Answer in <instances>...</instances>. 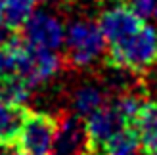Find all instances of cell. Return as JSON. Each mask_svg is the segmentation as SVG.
<instances>
[{
	"mask_svg": "<svg viewBox=\"0 0 157 155\" xmlns=\"http://www.w3.org/2000/svg\"><path fill=\"white\" fill-rule=\"evenodd\" d=\"M157 61V31L151 25H144L132 36L119 44H111L105 56V65L113 69L142 75Z\"/></svg>",
	"mask_w": 157,
	"mask_h": 155,
	"instance_id": "cell-1",
	"label": "cell"
},
{
	"mask_svg": "<svg viewBox=\"0 0 157 155\" xmlns=\"http://www.w3.org/2000/svg\"><path fill=\"white\" fill-rule=\"evenodd\" d=\"M105 42L107 40L98 23L88 19L69 23L65 33V61L77 69L88 67L101 56Z\"/></svg>",
	"mask_w": 157,
	"mask_h": 155,
	"instance_id": "cell-2",
	"label": "cell"
},
{
	"mask_svg": "<svg viewBox=\"0 0 157 155\" xmlns=\"http://www.w3.org/2000/svg\"><path fill=\"white\" fill-rule=\"evenodd\" d=\"M59 123L61 115L48 111H27L19 138L15 142L19 151L23 155H52Z\"/></svg>",
	"mask_w": 157,
	"mask_h": 155,
	"instance_id": "cell-3",
	"label": "cell"
},
{
	"mask_svg": "<svg viewBox=\"0 0 157 155\" xmlns=\"http://www.w3.org/2000/svg\"><path fill=\"white\" fill-rule=\"evenodd\" d=\"M98 25L104 33L107 44L111 46V44H119L123 40H127L128 36H132L136 31L142 29L146 23H144V17H140L130 8L128 2H119L101 12Z\"/></svg>",
	"mask_w": 157,
	"mask_h": 155,
	"instance_id": "cell-4",
	"label": "cell"
},
{
	"mask_svg": "<svg viewBox=\"0 0 157 155\" xmlns=\"http://www.w3.org/2000/svg\"><path fill=\"white\" fill-rule=\"evenodd\" d=\"M61 58L54 54V50L38 48L25 40V50H23L21 65H19V77H23L31 86L46 82L59 71Z\"/></svg>",
	"mask_w": 157,
	"mask_h": 155,
	"instance_id": "cell-5",
	"label": "cell"
},
{
	"mask_svg": "<svg viewBox=\"0 0 157 155\" xmlns=\"http://www.w3.org/2000/svg\"><path fill=\"white\" fill-rule=\"evenodd\" d=\"M65 31L58 17L50 13L38 12L29 17V21L23 25V38L38 48L46 50H58L63 42Z\"/></svg>",
	"mask_w": 157,
	"mask_h": 155,
	"instance_id": "cell-6",
	"label": "cell"
},
{
	"mask_svg": "<svg viewBox=\"0 0 157 155\" xmlns=\"http://www.w3.org/2000/svg\"><path fill=\"white\" fill-rule=\"evenodd\" d=\"M86 125L77 113H61L52 155H86Z\"/></svg>",
	"mask_w": 157,
	"mask_h": 155,
	"instance_id": "cell-7",
	"label": "cell"
},
{
	"mask_svg": "<svg viewBox=\"0 0 157 155\" xmlns=\"http://www.w3.org/2000/svg\"><path fill=\"white\" fill-rule=\"evenodd\" d=\"M27 111L23 105L4 104L0 102V142L15 144L19 138L23 121L27 117Z\"/></svg>",
	"mask_w": 157,
	"mask_h": 155,
	"instance_id": "cell-8",
	"label": "cell"
},
{
	"mask_svg": "<svg viewBox=\"0 0 157 155\" xmlns=\"http://www.w3.org/2000/svg\"><path fill=\"white\" fill-rule=\"evenodd\" d=\"M40 0H0V19L13 31L21 29L33 15V8Z\"/></svg>",
	"mask_w": 157,
	"mask_h": 155,
	"instance_id": "cell-9",
	"label": "cell"
},
{
	"mask_svg": "<svg viewBox=\"0 0 157 155\" xmlns=\"http://www.w3.org/2000/svg\"><path fill=\"white\" fill-rule=\"evenodd\" d=\"M104 104H107V98L104 94V90L98 88L96 84H84L73 94V109L82 119H86L90 113H94Z\"/></svg>",
	"mask_w": 157,
	"mask_h": 155,
	"instance_id": "cell-10",
	"label": "cell"
},
{
	"mask_svg": "<svg viewBox=\"0 0 157 155\" xmlns=\"http://www.w3.org/2000/svg\"><path fill=\"white\" fill-rule=\"evenodd\" d=\"M33 86L19 75H0V102L23 105Z\"/></svg>",
	"mask_w": 157,
	"mask_h": 155,
	"instance_id": "cell-11",
	"label": "cell"
},
{
	"mask_svg": "<svg viewBox=\"0 0 157 155\" xmlns=\"http://www.w3.org/2000/svg\"><path fill=\"white\" fill-rule=\"evenodd\" d=\"M138 149H140L138 132L134 128H123L105 144L101 155H136Z\"/></svg>",
	"mask_w": 157,
	"mask_h": 155,
	"instance_id": "cell-12",
	"label": "cell"
},
{
	"mask_svg": "<svg viewBox=\"0 0 157 155\" xmlns=\"http://www.w3.org/2000/svg\"><path fill=\"white\" fill-rule=\"evenodd\" d=\"M128 4L140 17L157 19V0H128Z\"/></svg>",
	"mask_w": 157,
	"mask_h": 155,
	"instance_id": "cell-13",
	"label": "cell"
},
{
	"mask_svg": "<svg viewBox=\"0 0 157 155\" xmlns=\"http://www.w3.org/2000/svg\"><path fill=\"white\" fill-rule=\"evenodd\" d=\"M13 38H15V31L12 27H8L6 23L0 19V46L8 44L10 40H13Z\"/></svg>",
	"mask_w": 157,
	"mask_h": 155,
	"instance_id": "cell-14",
	"label": "cell"
},
{
	"mask_svg": "<svg viewBox=\"0 0 157 155\" xmlns=\"http://www.w3.org/2000/svg\"><path fill=\"white\" fill-rule=\"evenodd\" d=\"M19 148L17 144H6V142H0V155H19Z\"/></svg>",
	"mask_w": 157,
	"mask_h": 155,
	"instance_id": "cell-15",
	"label": "cell"
},
{
	"mask_svg": "<svg viewBox=\"0 0 157 155\" xmlns=\"http://www.w3.org/2000/svg\"><path fill=\"white\" fill-rule=\"evenodd\" d=\"M67 4H86V2H98V0H63Z\"/></svg>",
	"mask_w": 157,
	"mask_h": 155,
	"instance_id": "cell-16",
	"label": "cell"
},
{
	"mask_svg": "<svg viewBox=\"0 0 157 155\" xmlns=\"http://www.w3.org/2000/svg\"><path fill=\"white\" fill-rule=\"evenodd\" d=\"M19 155H23V153H19Z\"/></svg>",
	"mask_w": 157,
	"mask_h": 155,
	"instance_id": "cell-17",
	"label": "cell"
}]
</instances>
